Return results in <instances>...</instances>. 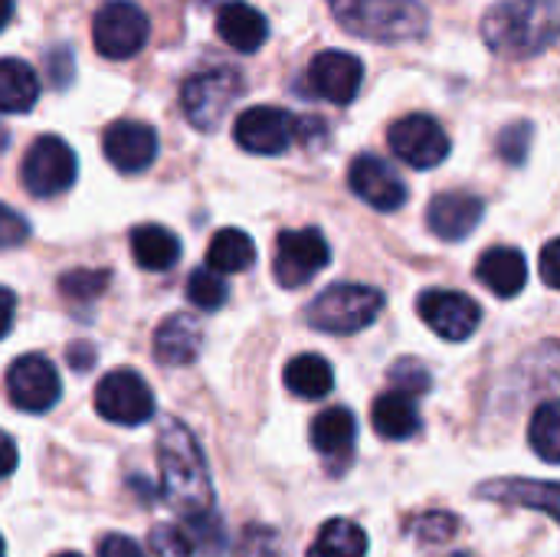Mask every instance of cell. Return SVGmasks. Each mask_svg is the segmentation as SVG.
<instances>
[{
	"instance_id": "1",
	"label": "cell",
	"mask_w": 560,
	"mask_h": 557,
	"mask_svg": "<svg viewBox=\"0 0 560 557\" xmlns=\"http://www.w3.org/2000/svg\"><path fill=\"white\" fill-rule=\"evenodd\" d=\"M158 466H161L164 496L177 512H184L190 522L213 512V486H210V473H207L200 443L174 417L161 420Z\"/></svg>"
},
{
	"instance_id": "2",
	"label": "cell",
	"mask_w": 560,
	"mask_h": 557,
	"mask_svg": "<svg viewBox=\"0 0 560 557\" xmlns=\"http://www.w3.org/2000/svg\"><path fill=\"white\" fill-rule=\"evenodd\" d=\"M482 36L499 56H532L560 36V0H505L486 13Z\"/></svg>"
},
{
	"instance_id": "3",
	"label": "cell",
	"mask_w": 560,
	"mask_h": 557,
	"mask_svg": "<svg viewBox=\"0 0 560 557\" xmlns=\"http://www.w3.org/2000/svg\"><path fill=\"white\" fill-rule=\"evenodd\" d=\"M338 23L374 43H407L427 33V7L420 0H328Z\"/></svg>"
},
{
	"instance_id": "4",
	"label": "cell",
	"mask_w": 560,
	"mask_h": 557,
	"mask_svg": "<svg viewBox=\"0 0 560 557\" xmlns=\"http://www.w3.org/2000/svg\"><path fill=\"white\" fill-rule=\"evenodd\" d=\"M381 312H384V292L358 282H341V286H328L308 305V322L325 335H354L368 328Z\"/></svg>"
},
{
	"instance_id": "5",
	"label": "cell",
	"mask_w": 560,
	"mask_h": 557,
	"mask_svg": "<svg viewBox=\"0 0 560 557\" xmlns=\"http://www.w3.org/2000/svg\"><path fill=\"white\" fill-rule=\"evenodd\" d=\"M243 92V79L230 66L203 69L180 89V108L197 131H213Z\"/></svg>"
},
{
	"instance_id": "6",
	"label": "cell",
	"mask_w": 560,
	"mask_h": 557,
	"mask_svg": "<svg viewBox=\"0 0 560 557\" xmlns=\"http://www.w3.org/2000/svg\"><path fill=\"white\" fill-rule=\"evenodd\" d=\"M75 174H79L75 151L59 135H39L26 148L23 164H20L23 187L39 200L66 194L75 184Z\"/></svg>"
},
{
	"instance_id": "7",
	"label": "cell",
	"mask_w": 560,
	"mask_h": 557,
	"mask_svg": "<svg viewBox=\"0 0 560 557\" xmlns=\"http://www.w3.org/2000/svg\"><path fill=\"white\" fill-rule=\"evenodd\" d=\"M151 23L131 0H108L95 10L92 43L105 59H131L148 43Z\"/></svg>"
},
{
	"instance_id": "8",
	"label": "cell",
	"mask_w": 560,
	"mask_h": 557,
	"mask_svg": "<svg viewBox=\"0 0 560 557\" xmlns=\"http://www.w3.org/2000/svg\"><path fill=\"white\" fill-rule=\"evenodd\" d=\"M95 414L115 427H141L154 417V394L141 374L118 368L95 384Z\"/></svg>"
},
{
	"instance_id": "9",
	"label": "cell",
	"mask_w": 560,
	"mask_h": 557,
	"mask_svg": "<svg viewBox=\"0 0 560 557\" xmlns=\"http://www.w3.org/2000/svg\"><path fill=\"white\" fill-rule=\"evenodd\" d=\"M328 259H331L328 240L315 227L285 230V233H279V243H276L272 272L282 289H299V286L312 282L328 266Z\"/></svg>"
},
{
	"instance_id": "10",
	"label": "cell",
	"mask_w": 560,
	"mask_h": 557,
	"mask_svg": "<svg viewBox=\"0 0 560 557\" xmlns=\"http://www.w3.org/2000/svg\"><path fill=\"white\" fill-rule=\"evenodd\" d=\"M387 141H390V151L417 171H430L443 164L453 148L446 128L433 115H404L400 121L390 125Z\"/></svg>"
},
{
	"instance_id": "11",
	"label": "cell",
	"mask_w": 560,
	"mask_h": 557,
	"mask_svg": "<svg viewBox=\"0 0 560 557\" xmlns=\"http://www.w3.org/2000/svg\"><path fill=\"white\" fill-rule=\"evenodd\" d=\"M299 125L302 118L289 115L285 108H276V105H253L246 112L236 115V125H233V138L243 151L249 154H282L289 151V144L299 138Z\"/></svg>"
},
{
	"instance_id": "12",
	"label": "cell",
	"mask_w": 560,
	"mask_h": 557,
	"mask_svg": "<svg viewBox=\"0 0 560 557\" xmlns=\"http://www.w3.org/2000/svg\"><path fill=\"white\" fill-rule=\"evenodd\" d=\"M59 371L43 355H23L7 368V397L16 410L46 414L59 404Z\"/></svg>"
},
{
	"instance_id": "13",
	"label": "cell",
	"mask_w": 560,
	"mask_h": 557,
	"mask_svg": "<svg viewBox=\"0 0 560 557\" xmlns=\"http://www.w3.org/2000/svg\"><path fill=\"white\" fill-rule=\"evenodd\" d=\"M417 312L427 322V328L446 341L472 338V332L479 328V318H482L479 302L456 289H427L417 299Z\"/></svg>"
},
{
	"instance_id": "14",
	"label": "cell",
	"mask_w": 560,
	"mask_h": 557,
	"mask_svg": "<svg viewBox=\"0 0 560 557\" xmlns=\"http://www.w3.org/2000/svg\"><path fill=\"white\" fill-rule=\"evenodd\" d=\"M348 184L368 207H374L381 213H394L407 204L404 177L394 171L390 161H384L377 154H358L348 167Z\"/></svg>"
},
{
	"instance_id": "15",
	"label": "cell",
	"mask_w": 560,
	"mask_h": 557,
	"mask_svg": "<svg viewBox=\"0 0 560 557\" xmlns=\"http://www.w3.org/2000/svg\"><path fill=\"white\" fill-rule=\"evenodd\" d=\"M361 82H364V66L354 53L325 49L308 62V85L325 102H335V105L354 102V95L361 92Z\"/></svg>"
},
{
	"instance_id": "16",
	"label": "cell",
	"mask_w": 560,
	"mask_h": 557,
	"mask_svg": "<svg viewBox=\"0 0 560 557\" xmlns=\"http://www.w3.org/2000/svg\"><path fill=\"white\" fill-rule=\"evenodd\" d=\"M102 151L121 174L148 171L158 158V131L144 121H112L102 135Z\"/></svg>"
},
{
	"instance_id": "17",
	"label": "cell",
	"mask_w": 560,
	"mask_h": 557,
	"mask_svg": "<svg viewBox=\"0 0 560 557\" xmlns=\"http://www.w3.org/2000/svg\"><path fill=\"white\" fill-rule=\"evenodd\" d=\"M482 213H486L482 197H476L469 190H446V194H436L430 200L427 223L440 240L459 243L482 223Z\"/></svg>"
},
{
	"instance_id": "18",
	"label": "cell",
	"mask_w": 560,
	"mask_h": 557,
	"mask_svg": "<svg viewBox=\"0 0 560 557\" xmlns=\"http://www.w3.org/2000/svg\"><path fill=\"white\" fill-rule=\"evenodd\" d=\"M308 437H312L315 453L331 469H341L354 456V446H358V420H354V414L348 407H328V410H322L312 420Z\"/></svg>"
},
{
	"instance_id": "19",
	"label": "cell",
	"mask_w": 560,
	"mask_h": 557,
	"mask_svg": "<svg viewBox=\"0 0 560 557\" xmlns=\"http://www.w3.org/2000/svg\"><path fill=\"white\" fill-rule=\"evenodd\" d=\"M476 279L499 299H515L528 286V263L515 246H492L476 263Z\"/></svg>"
},
{
	"instance_id": "20",
	"label": "cell",
	"mask_w": 560,
	"mask_h": 557,
	"mask_svg": "<svg viewBox=\"0 0 560 557\" xmlns=\"http://www.w3.org/2000/svg\"><path fill=\"white\" fill-rule=\"evenodd\" d=\"M482 499L505 502V506H525L535 512L551 515L560 525V483H535V479H492L479 486Z\"/></svg>"
},
{
	"instance_id": "21",
	"label": "cell",
	"mask_w": 560,
	"mask_h": 557,
	"mask_svg": "<svg viewBox=\"0 0 560 557\" xmlns=\"http://www.w3.org/2000/svg\"><path fill=\"white\" fill-rule=\"evenodd\" d=\"M217 33L236 53H256L269 36V20L246 0H226L217 10Z\"/></svg>"
},
{
	"instance_id": "22",
	"label": "cell",
	"mask_w": 560,
	"mask_h": 557,
	"mask_svg": "<svg viewBox=\"0 0 560 557\" xmlns=\"http://www.w3.org/2000/svg\"><path fill=\"white\" fill-rule=\"evenodd\" d=\"M203 351V328L190 315H171L154 332V358L167 368L194 364Z\"/></svg>"
},
{
	"instance_id": "23",
	"label": "cell",
	"mask_w": 560,
	"mask_h": 557,
	"mask_svg": "<svg viewBox=\"0 0 560 557\" xmlns=\"http://www.w3.org/2000/svg\"><path fill=\"white\" fill-rule=\"evenodd\" d=\"M131 256L144 272H167L180 259V240L158 223H141L131 230Z\"/></svg>"
},
{
	"instance_id": "24",
	"label": "cell",
	"mask_w": 560,
	"mask_h": 557,
	"mask_svg": "<svg viewBox=\"0 0 560 557\" xmlns=\"http://www.w3.org/2000/svg\"><path fill=\"white\" fill-rule=\"evenodd\" d=\"M371 423H374L377 437H384V440H410L420 430L417 401L400 391H387L374 401Z\"/></svg>"
},
{
	"instance_id": "25",
	"label": "cell",
	"mask_w": 560,
	"mask_h": 557,
	"mask_svg": "<svg viewBox=\"0 0 560 557\" xmlns=\"http://www.w3.org/2000/svg\"><path fill=\"white\" fill-rule=\"evenodd\" d=\"M285 387L302 401H322L335 387V371L322 355H299L285 364Z\"/></svg>"
},
{
	"instance_id": "26",
	"label": "cell",
	"mask_w": 560,
	"mask_h": 557,
	"mask_svg": "<svg viewBox=\"0 0 560 557\" xmlns=\"http://www.w3.org/2000/svg\"><path fill=\"white\" fill-rule=\"evenodd\" d=\"M36 95H39V79L36 72L16 59V56H7L0 62V108L16 115V112H30L36 105Z\"/></svg>"
},
{
	"instance_id": "27",
	"label": "cell",
	"mask_w": 560,
	"mask_h": 557,
	"mask_svg": "<svg viewBox=\"0 0 560 557\" xmlns=\"http://www.w3.org/2000/svg\"><path fill=\"white\" fill-rule=\"evenodd\" d=\"M256 263V243L243 230H217L207 246V266L217 272H246Z\"/></svg>"
},
{
	"instance_id": "28",
	"label": "cell",
	"mask_w": 560,
	"mask_h": 557,
	"mask_svg": "<svg viewBox=\"0 0 560 557\" xmlns=\"http://www.w3.org/2000/svg\"><path fill=\"white\" fill-rule=\"evenodd\" d=\"M368 555V532L351 519H331L318 529L308 557H364Z\"/></svg>"
},
{
	"instance_id": "29",
	"label": "cell",
	"mask_w": 560,
	"mask_h": 557,
	"mask_svg": "<svg viewBox=\"0 0 560 557\" xmlns=\"http://www.w3.org/2000/svg\"><path fill=\"white\" fill-rule=\"evenodd\" d=\"M528 443L545 463H560V401H545L528 427Z\"/></svg>"
},
{
	"instance_id": "30",
	"label": "cell",
	"mask_w": 560,
	"mask_h": 557,
	"mask_svg": "<svg viewBox=\"0 0 560 557\" xmlns=\"http://www.w3.org/2000/svg\"><path fill=\"white\" fill-rule=\"evenodd\" d=\"M187 299L203 309V312H217L226 299H230V286L223 279V272L210 269V266H200L190 272L187 279Z\"/></svg>"
},
{
	"instance_id": "31",
	"label": "cell",
	"mask_w": 560,
	"mask_h": 557,
	"mask_svg": "<svg viewBox=\"0 0 560 557\" xmlns=\"http://www.w3.org/2000/svg\"><path fill=\"white\" fill-rule=\"evenodd\" d=\"M108 279H112V276H108L105 269H72V272H66V276L59 279V289H62V295L72 299V302H95V299L105 292Z\"/></svg>"
},
{
	"instance_id": "32",
	"label": "cell",
	"mask_w": 560,
	"mask_h": 557,
	"mask_svg": "<svg viewBox=\"0 0 560 557\" xmlns=\"http://www.w3.org/2000/svg\"><path fill=\"white\" fill-rule=\"evenodd\" d=\"M151 552L158 557H194L197 542H194L190 529L164 522V525L151 529Z\"/></svg>"
},
{
	"instance_id": "33",
	"label": "cell",
	"mask_w": 560,
	"mask_h": 557,
	"mask_svg": "<svg viewBox=\"0 0 560 557\" xmlns=\"http://www.w3.org/2000/svg\"><path fill=\"white\" fill-rule=\"evenodd\" d=\"M390 374V384H394V391H400V394H407V397H420V394H427L430 391V371L417 361V358H400V361H394V368L387 371Z\"/></svg>"
},
{
	"instance_id": "34",
	"label": "cell",
	"mask_w": 560,
	"mask_h": 557,
	"mask_svg": "<svg viewBox=\"0 0 560 557\" xmlns=\"http://www.w3.org/2000/svg\"><path fill=\"white\" fill-rule=\"evenodd\" d=\"M528 144H532V125H528V121L509 125V128L499 135V154H502L509 164H522V161L528 158Z\"/></svg>"
},
{
	"instance_id": "35",
	"label": "cell",
	"mask_w": 560,
	"mask_h": 557,
	"mask_svg": "<svg viewBox=\"0 0 560 557\" xmlns=\"http://www.w3.org/2000/svg\"><path fill=\"white\" fill-rule=\"evenodd\" d=\"M456 519L453 515H446V512H433V515H423L420 522H417V535L423 538V542H446V538H453L456 535Z\"/></svg>"
},
{
	"instance_id": "36",
	"label": "cell",
	"mask_w": 560,
	"mask_h": 557,
	"mask_svg": "<svg viewBox=\"0 0 560 557\" xmlns=\"http://www.w3.org/2000/svg\"><path fill=\"white\" fill-rule=\"evenodd\" d=\"M0 240H3V246L7 250H13V246H20L23 240H26V233H30V223L13 210V207H3V213H0Z\"/></svg>"
},
{
	"instance_id": "37",
	"label": "cell",
	"mask_w": 560,
	"mask_h": 557,
	"mask_svg": "<svg viewBox=\"0 0 560 557\" xmlns=\"http://www.w3.org/2000/svg\"><path fill=\"white\" fill-rule=\"evenodd\" d=\"M46 69H49V82L56 89H66L72 82V56H69V49L59 46V49L46 53Z\"/></svg>"
},
{
	"instance_id": "38",
	"label": "cell",
	"mask_w": 560,
	"mask_h": 557,
	"mask_svg": "<svg viewBox=\"0 0 560 557\" xmlns=\"http://www.w3.org/2000/svg\"><path fill=\"white\" fill-rule=\"evenodd\" d=\"M98 557H148L141 552L138 542H131L128 535H105L98 542Z\"/></svg>"
},
{
	"instance_id": "39",
	"label": "cell",
	"mask_w": 560,
	"mask_h": 557,
	"mask_svg": "<svg viewBox=\"0 0 560 557\" xmlns=\"http://www.w3.org/2000/svg\"><path fill=\"white\" fill-rule=\"evenodd\" d=\"M538 266H541V279H545L551 289H558L560 292V236L558 240H551V243L541 250Z\"/></svg>"
},
{
	"instance_id": "40",
	"label": "cell",
	"mask_w": 560,
	"mask_h": 557,
	"mask_svg": "<svg viewBox=\"0 0 560 557\" xmlns=\"http://www.w3.org/2000/svg\"><path fill=\"white\" fill-rule=\"evenodd\" d=\"M66 358H69V364H72L75 371H89V368L95 364V351H92V345H72Z\"/></svg>"
},
{
	"instance_id": "41",
	"label": "cell",
	"mask_w": 560,
	"mask_h": 557,
	"mask_svg": "<svg viewBox=\"0 0 560 557\" xmlns=\"http://www.w3.org/2000/svg\"><path fill=\"white\" fill-rule=\"evenodd\" d=\"M3 332H10V325H13V292L10 289H3Z\"/></svg>"
},
{
	"instance_id": "42",
	"label": "cell",
	"mask_w": 560,
	"mask_h": 557,
	"mask_svg": "<svg viewBox=\"0 0 560 557\" xmlns=\"http://www.w3.org/2000/svg\"><path fill=\"white\" fill-rule=\"evenodd\" d=\"M3 446H7V466H3V476H10V473H13V466H16V446H13V440H10V437L3 440Z\"/></svg>"
},
{
	"instance_id": "43",
	"label": "cell",
	"mask_w": 560,
	"mask_h": 557,
	"mask_svg": "<svg viewBox=\"0 0 560 557\" xmlns=\"http://www.w3.org/2000/svg\"><path fill=\"white\" fill-rule=\"evenodd\" d=\"M56 557H82V555H72V552H66V555H56Z\"/></svg>"
}]
</instances>
